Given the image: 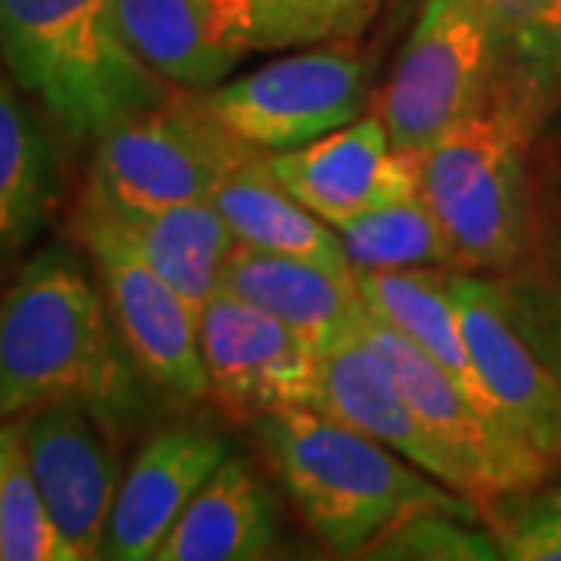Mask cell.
<instances>
[{
	"instance_id": "26",
	"label": "cell",
	"mask_w": 561,
	"mask_h": 561,
	"mask_svg": "<svg viewBox=\"0 0 561 561\" xmlns=\"http://www.w3.org/2000/svg\"><path fill=\"white\" fill-rule=\"evenodd\" d=\"M474 518L453 512H412L393 522L383 534L362 549L368 559H431V561H496L502 559L500 540L468 527Z\"/></svg>"
},
{
	"instance_id": "22",
	"label": "cell",
	"mask_w": 561,
	"mask_h": 561,
	"mask_svg": "<svg viewBox=\"0 0 561 561\" xmlns=\"http://www.w3.org/2000/svg\"><path fill=\"white\" fill-rule=\"evenodd\" d=\"M50 194V147L13 88L0 79V256L38 234Z\"/></svg>"
},
{
	"instance_id": "21",
	"label": "cell",
	"mask_w": 561,
	"mask_h": 561,
	"mask_svg": "<svg viewBox=\"0 0 561 561\" xmlns=\"http://www.w3.org/2000/svg\"><path fill=\"white\" fill-rule=\"evenodd\" d=\"M98 206L116 219L128 241L138 247L140 256L197 312L219 290L238 238L213 203H175L160 209H110L103 203Z\"/></svg>"
},
{
	"instance_id": "15",
	"label": "cell",
	"mask_w": 561,
	"mask_h": 561,
	"mask_svg": "<svg viewBox=\"0 0 561 561\" xmlns=\"http://www.w3.org/2000/svg\"><path fill=\"white\" fill-rule=\"evenodd\" d=\"M225 456V440L203 427H169L157 434L122 478L103 534L101 559H157L181 512L213 478Z\"/></svg>"
},
{
	"instance_id": "13",
	"label": "cell",
	"mask_w": 561,
	"mask_h": 561,
	"mask_svg": "<svg viewBox=\"0 0 561 561\" xmlns=\"http://www.w3.org/2000/svg\"><path fill=\"white\" fill-rule=\"evenodd\" d=\"M461 331L486 393L549 465L561 461V378L527 341L500 287L449 275Z\"/></svg>"
},
{
	"instance_id": "24",
	"label": "cell",
	"mask_w": 561,
	"mask_h": 561,
	"mask_svg": "<svg viewBox=\"0 0 561 561\" xmlns=\"http://www.w3.org/2000/svg\"><path fill=\"white\" fill-rule=\"evenodd\" d=\"M337 234L353 262V272L453 265L440 221L421 194L346 221Z\"/></svg>"
},
{
	"instance_id": "10",
	"label": "cell",
	"mask_w": 561,
	"mask_h": 561,
	"mask_svg": "<svg viewBox=\"0 0 561 561\" xmlns=\"http://www.w3.org/2000/svg\"><path fill=\"white\" fill-rule=\"evenodd\" d=\"M209 397L238 421L319 405V350L290 324L219 287L201 309Z\"/></svg>"
},
{
	"instance_id": "14",
	"label": "cell",
	"mask_w": 561,
	"mask_h": 561,
	"mask_svg": "<svg viewBox=\"0 0 561 561\" xmlns=\"http://www.w3.org/2000/svg\"><path fill=\"white\" fill-rule=\"evenodd\" d=\"M331 419L356 427L402 459L419 465L424 474L474 502V490L459 459L443 446L415 409L402 397L400 381L383 353L362 331V319L343 337L319 353V405Z\"/></svg>"
},
{
	"instance_id": "18",
	"label": "cell",
	"mask_w": 561,
	"mask_h": 561,
	"mask_svg": "<svg viewBox=\"0 0 561 561\" xmlns=\"http://www.w3.org/2000/svg\"><path fill=\"white\" fill-rule=\"evenodd\" d=\"M278 540L268 486L238 456H225L201 493L187 502L157 561H253Z\"/></svg>"
},
{
	"instance_id": "19",
	"label": "cell",
	"mask_w": 561,
	"mask_h": 561,
	"mask_svg": "<svg viewBox=\"0 0 561 561\" xmlns=\"http://www.w3.org/2000/svg\"><path fill=\"white\" fill-rule=\"evenodd\" d=\"M116 20L135 57L184 91L219 84L243 57L203 0H116Z\"/></svg>"
},
{
	"instance_id": "9",
	"label": "cell",
	"mask_w": 561,
	"mask_h": 561,
	"mask_svg": "<svg viewBox=\"0 0 561 561\" xmlns=\"http://www.w3.org/2000/svg\"><path fill=\"white\" fill-rule=\"evenodd\" d=\"M368 98V69L356 54L302 50L216 88L206 103L256 150H297L356 119Z\"/></svg>"
},
{
	"instance_id": "8",
	"label": "cell",
	"mask_w": 561,
	"mask_h": 561,
	"mask_svg": "<svg viewBox=\"0 0 561 561\" xmlns=\"http://www.w3.org/2000/svg\"><path fill=\"white\" fill-rule=\"evenodd\" d=\"M362 331L390 362L402 397L415 415L459 459L474 490V502L515 496L534 490L546 478L552 465L512 421L483 409L440 362L378 319L368 306L362 309Z\"/></svg>"
},
{
	"instance_id": "7",
	"label": "cell",
	"mask_w": 561,
	"mask_h": 561,
	"mask_svg": "<svg viewBox=\"0 0 561 561\" xmlns=\"http://www.w3.org/2000/svg\"><path fill=\"white\" fill-rule=\"evenodd\" d=\"M79 234L98 265L122 343L140 371L179 400L209 397L201 312L140 256L138 247L98 203H81Z\"/></svg>"
},
{
	"instance_id": "20",
	"label": "cell",
	"mask_w": 561,
	"mask_h": 561,
	"mask_svg": "<svg viewBox=\"0 0 561 561\" xmlns=\"http://www.w3.org/2000/svg\"><path fill=\"white\" fill-rule=\"evenodd\" d=\"M356 287H359L362 302L378 319L405 334L431 359L440 362L483 409L505 415L496 400L486 393L478 365L471 359V350L461 331L459 306L449 287V275H440L434 268L356 272Z\"/></svg>"
},
{
	"instance_id": "6",
	"label": "cell",
	"mask_w": 561,
	"mask_h": 561,
	"mask_svg": "<svg viewBox=\"0 0 561 561\" xmlns=\"http://www.w3.org/2000/svg\"><path fill=\"white\" fill-rule=\"evenodd\" d=\"M500 35L481 0H427L381 98L397 150L424 153L443 131L493 98Z\"/></svg>"
},
{
	"instance_id": "27",
	"label": "cell",
	"mask_w": 561,
	"mask_h": 561,
	"mask_svg": "<svg viewBox=\"0 0 561 561\" xmlns=\"http://www.w3.org/2000/svg\"><path fill=\"white\" fill-rule=\"evenodd\" d=\"M500 35L502 60L530 79L561 72V0H481Z\"/></svg>"
},
{
	"instance_id": "29",
	"label": "cell",
	"mask_w": 561,
	"mask_h": 561,
	"mask_svg": "<svg viewBox=\"0 0 561 561\" xmlns=\"http://www.w3.org/2000/svg\"><path fill=\"white\" fill-rule=\"evenodd\" d=\"M16 440H20V427H16V424H7V427H0V471H3L7 456H10V449L16 446Z\"/></svg>"
},
{
	"instance_id": "12",
	"label": "cell",
	"mask_w": 561,
	"mask_h": 561,
	"mask_svg": "<svg viewBox=\"0 0 561 561\" xmlns=\"http://www.w3.org/2000/svg\"><path fill=\"white\" fill-rule=\"evenodd\" d=\"M268 165L280 184L334 231L371 209L421 194V157L393 147L381 116L275 153Z\"/></svg>"
},
{
	"instance_id": "3",
	"label": "cell",
	"mask_w": 561,
	"mask_h": 561,
	"mask_svg": "<svg viewBox=\"0 0 561 561\" xmlns=\"http://www.w3.org/2000/svg\"><path fill=\"white\" fill-rule=\"evenodd\" d=\"M0 57L72 140H98L169 94L128 47L116 0H0Z\"/></svg>"
},
{
	"instance_id": "5",
	"label": "cell",
	"mask_w": 561,
	"mask_h": 561,
	"mask_svg": "<svg viewBox=\"0 0 561 561\" xmlns=\"http://www.w3.org/2000/svg\"><path fill=\"white\" fill-rule=\"evenodd\" d=\"M253 150L209 110L206 98L169 91L94 140L84 197L110 209L209 201L221 175Z\"/></svg>"
},
{
	"instance_id": "1",
	"label": "cell",
	"mask_w": 561,
	"mask_h": 561,
	"mask_svg": "<svg viewBox=\"0 0 561 561\" xmlns=\"http://www.w3.org/2000/svg\"><path fill=\"white\" fill-rule=\"evenodd\" d=\"M256 431L265 459L312 534L341 556H362L378 534L412 512L437 508L478 518L474 502L321 409H284L256 421Z\"/></svg>"
},
{
	"instance_id": "4",
	"label": "cell",
	"mask_w": 561,
	"mask_h": 561,
	"mask_svg": "<svg viewBox=\"0 0 561 561\" xmlns=\"http://www.w3.org/2000/svg\"><path fill=\"white\" fill-rule=\"evenodd\" d=\"M421 197L459 272H500L522 256L530 201L515 98H490L421 153Z\"/></svg>"
},
{
	"instance_id": "2",
	"label": "cell",
	"mask_w": 561,
	"mask_h": 561,
	"mask_svg": "<svg viewBox=\"0 0 561 561\" xmlns=\"http://www.w3.org/2000/svg\"><path fill=\"white\" fill-rule=\"evenodd\" d=\"M125 390L119 346L79 256L47 247L0 297V419L54 400L101 415Z\"/></svg>"
},
{
	"instance_id": "11",
	"label": "cell",
	"mask_w": 561,
	"mask_h": 561,
	"mask_svg": "<svg viewBox=\"0 0 561 561\" xmlns=\"http://www.w3.org/2000/svg\"><path fill=\"white\" fill-rule=\"evenodd\" d=\"M20 431L41 500L76 561L101 559L122 483L101 415L84 402L54 400L35 405Z\"/></svg>"
},
{
	"instance_id": "28",
	"label": "cell",
	"mask_w": 561,
	"mask_h": 561,
	"mask_svg": "<svg viewBox=\"0 0 561 561\" xmlns=\"http://www.w3.org/2000/svg\"><path fill=\"white\" fill-rule=\"evenodd\" d=\"M500 546L502 559L561 561V486L527 496Z\"/></svg>"
},
{
	"instance_id": "23",
	"label": "cell",
	"mask_w": 561,
	"mask_h": 561,
	"mask_svg": "<svg viewBox=\"0 0 561 561\" xmlns=\"http://www.w3.org/2000/svg\"><path fill=\"white\" fill-rule=\"evenodd\" d=\"M225 7L243 50H280L356 38L381 0H225Z\"/></svg>"
},
{
	"instance_id": "25",
	"label": "cell",
	"mask_w": 561,
	"mask_h": 561,
	"mask_svg": "<svg viewBox=\"0 0 561 561\" xmlns=\"http://www.w3.org/2000/svg\"><path fill=\"white\" fill-rule=\"evenodd\" d=\"M0 561H76L35 486L22 431L0 471Z\"/></svg>"
},
{
	"instance_id": "17",
	"label": "cell",
	"mask_w": 561,
	"mask_h": 561,
	"mask_svg": "<svg viewBox=\"0 0 561 561\" xmlns=\"http://www.w3.org/2000/svg\"><path fill=\"white\" fill-rule=\"evenodd\" d=\"M209 203L228 221L238 243L265 253H284L316 262L343 278H356L353 262L343 250L341 234L312 209H306L272 172L268 157L260 150L247 153L234 169H228Z\"/></svg>"
},
{
	"instance_id": "16",
	"label": "cell",
	"mask_w": 561,
	"mask_h": 561,
	"mask_svg": "<svg viewBox=\"0 0 561 561\" xmlns=\"http://www.w3.org/2000/svg\"><path fill=\"white\" fill-rule=\"evenodd\" d=\"M221 287L247 306L290 324L319 353L356 328L365 309L356 278H343L297 256L253 250L247 243L234 247Z\"/></svg>"
}]
</instances>
